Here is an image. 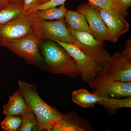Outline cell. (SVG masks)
<instances>
[{"label": "cell", "instance_id": "6da1fadb", "mask_svg": "<svg viewBox=\"0 0 131 131\" xmlns=\"http://www.w3.org/2000/svg\"><path fill=\"white\" fill-rule=\"evenodd\" d=\"M18 84L26 103L37 118V130L55 131L64 114L42 100L36 85L21 81H18Z\"/></svg>", "mask_w": 131, "mask_h": 131}, {"label": "cell", "instance_id": "7a4b0ae2", "mask_svg": "<svg viewBox=\"0 0 131 131\" xmlns=\"http://www.w3.org/2000/svg\"><path fill=\"white\" fill-rule=\"evenodd\" d=\"M40 51L47 71L69 77L79 76L77 64L63 47L53 40H45L40 44Z\"/></svg>", "mask_w": 131, "mask_h": 131}, {"label": "cell", "instance_id": "3957f363", "mask_svg": "<svg viewBox=\"0 0 131 131\" xmlns=\"http://www.w3.org/2000/svg\"><path fill=\"white\" fill-rule=\"evenodd\" d=\"M38 20L32 13L23 14L7 23L0 25V46L19 40L35 32Z\"/></svg>", "mask_w": 131, "mask_h": 131}, {"label": "cell", "instance_id": "277c9868", "mask_svg": "<svg viewBox=\"0 0 131 131\" xmlns=\"http://www.w3.org/2000/svg\"><path fill=\"white\" fill-rule=\"evenodd\" d=\"M41 42V39L35 32L19 40L8 43L5 47L29 64L47 71L40 51Z\"/></svg>", "mask_w": 131, "mask_h": 131}, {"label": "cell", "instance_id": "5b68a950", "mask_svg": "<svg viewBox=\"0 0 131 131\" xmlns=\"http://www.w3.org/2000/svg\"><path fill=\"white\" fill-rule=\"evenodd\" d=\"M93 93L102 96L116 98L131 97V82L114 80L102 71L88 82Z\"/></svg>", "mask_w": 131, "mask_h": 131}, {"label": "cell", "instance_id": "8992f818", "mask_svg": "<svg viewBox=\"0 0 131 131\" xmlns=\"http://www.w3.org/2000/svg\"><path fill=\"white\" fill-rule=\"evenodd\" d=\"M70 31L75 40L74 45L101 67L103 68L110 60L112 56L107 51L104 41L96 39L87 32Z\"/></svg>", "mask_w": 131, "mask_h": 131}, {"label": "cell", "instance_id": "52a82bcc", "mask_svg": "<svg viewBox=\"0 0 131 131\" xmlns=\"http://www.w3.org/2000/svg\"><path fill=\"white\" fill-rule=\"evenodd\" d=\"M102 71L114 80L131 82V40L128 39L124 50L115 52L103 66Z\"/></svg>", "mask_w": 131, "mask_h": 131}, {"label": "cell", "instance_id": "ba28073f", "mask_svg": "<svg viewBox=\"0 0 131 131\" xmlns=\"http://www.w3.org/2000/svg\"><path fill=\"white\" fill-rule=\"evenodd\" d=\"M35 32L42 40H51L75 44L74 38L64 19L38 21Z\"/></svg>", "mask_w": 131, "mask_h": 131}, {"label": "cell", "instance_id": "9c48e42d", "mask_svg": "<svg viewBox=\"0 0 131 131\" xmlns=\"http://www.w3.org/2000/svg\"><path fill=\"white\" fill-rule=\"evenodd\" d=\"M55 42L63 47L74 59L79 69L80 76L84 82L88 83L89 81L93 79L97 73L102 70V67L75 45L59 41Z\"/></svg>", "mask_w": 131, "mask_h": 131}, {"label": "cell", "instance_id": "30bf717a", "mask_svg": "<svg viewBox=\"0 0 131 131\" xmlns=\"http://www.w3.org/2000/svg\"><path fill=\"white\" fill-rule=\"evenodd\" d=\"M77 11L85 17L91 34L96 39L112 42L107 27L95 6L89 2L79 6Z\"/></svg>", "mask_w": 131, "mask_h": 131}, {"label": "cell", "instance_id": "8fae6325", "mask_svg": "<svg viewBox=\"0 0 131 131\" xmlns=\"http://www.w3.org/2000/svg\"><path fill=\"white\" fill-rule=\"evenodd\" d=\"M96 7L106 24L112 42L116 43L121 35L129 30V24L119 12Z\"/></svg>", "mask_w": 131, "mask_h": 131}, {"label": "cell", "instance_id": "7c38bea8", "mask_svg": "<svg viewBox=\"0 0 131 131\" xmlns=\"http://www.w3.org/2000/svg\"><path fill=\"white\" fill-rule=\"evenodd\" d=\"M93 128L89 121L79 117L74 113L64 115L55 131H91Z\"/></svg>", "mask_w": 131, "mask_h": 131}, {"label": "cell", "instance_id": "4fadbf2b", "mask_svg": "<svg viewBox=\"0 0 131 131\" xmlns=\"http://www.w3.org/2000/svg\"><path fill=\"white\" fill-rule=\"evenodd\" d=\"M104 96L93 93L85 89L74 90L71 94V100L74 103L83 108L93 107L96 104L100 105Z\"/></svg>", "mask_w": 131, "mask_h": 131}, {"label": "cell", "instance_id": "5bb4252c", "mask_svg": "<svg viewBox=\"0 0 131 131\" xmlns=\"http://www.w3.org/2000/svg\"><path fill=\"white\" fill-rule=\"evenodd\" d=\"M27 107V104L19 90L9 96L8 102L3 106V113L6 116L21 117Z\"/></svg>", "mask_w": 131, "mask_h": 131}, {"label": "cell", "instance_id": "9a60e30c", "mask_svg": "<svg viewBox=\"0 0 131 131\" xmlns=\"http://www.w3.org/2000/svg\"><path fill=\"white\" fill-rule=\"evenodd\" d=\"M64 19L70 30L87 32L91 33L90 28L85 17L77 11L68 10Z\"/></svg>", "mask_w": 131, "mask_h": 131}, {"label": "cell", "instance_id": "2e32d148", "mask_svg": "<svg viewBox=\"0 0 131 131\" xmlns=\"http://www.w3.org/2000/svg\"><path fill=\"white\" fill-rule=\"evenodd\" d=\"M67 11L65 3H64L59 8H50L37 10L32 13L38 21L53 20L64 19Z\"/></svg>", "mask_w": 131, "mask_h": 131}, {"label": "cell", "instance_id": "e0dca14e", "mask_svg": "<svg viewBox=\"0 0 131 131\" xmlns=\"http://www.w3.org/2000/svg\"><path fill=\"white\" fill-rule=\"evenodd\" d=\"M24 4L13 3L8 4L0 9V25L7 23L22 14Z\"/></svg>", "mask_w": 131, "mask_h": 131}, {"label": "cell", "instance_id": "ac0fdd59", "mask_svg": "<svg viewBox=\"0 0 131 131\" xmlns=\"http://www.w3.org/2000/svg\"><path fill=\"white\" fill-rule=\"evenodd\" d=\"M110 113L113 114L119 108L131 107V97L124 99L106 96L101 104Z\"/></svg>", "mask_w": 131, "mask_h": 131}, {"label": "cell", "instance_id": "d6986e66", "mask_svg": "<svg viewBox=\"0 0 131 131\" xmlns=\"http://www.w3.org/2000/svg\"><path fill=\"white\" fill-rule=\"evenodd\" d=\"M94 6L101 9L114 10L119 12L125 18L129 15L127 11L122 7L118 0H88Z\"/></svg>", "mask_w": 131, "mask_h": 131}, {"label": "cell", "instance_id": "ffe728a7", "mask_svg": "<svg viewBox=\"0 0 131 131\" xmlns=\"http://www.w3.org/2000/svg\"><path fill=\"white\" fill-rule=\"evenodd\" d=\"M21 117V123L18 131L36 130L37 126V118L32 110L28 105Z\"/></svg>", "mask_w": 131, "mask_h": 131}, {"label": "cell", "instance_id": "44dd1931", "mask_svg": "<svg viewBox=\"0 0 131 131\" xmlns=\"http://www.w3.org/2000/svg\"><path fill=\"white\" fill-rule=\"evenodd\" d=\"M21 123V117L17 116H6L1 122L2 129L4 131H16L20 127Z\"/></svg>", "mask_w": 131, "mask_h": 131}, {"label": "cell", "instance_id": "7402d4cb", "mask_svg": "<svg viewBox=\"0 0 131 131\" xmlns=\"http://www.w3.org/2000/svg\"><path fill=\"white\" fill-rule=\"evenodd\" d=\"M67 0H50L46 3L37 6L32 9L31 13L37 10H42L50 8L56 7L57 6H60L64 3Z\"/></svg>", "mask_w": 131, "mask_h": 131}, {"label": "cell", "instance_id": "603a6c76", "mask_svg": "<svg viewBox=\"0 0 131 131\" xmlns=\"http://www.w3.org/2000/svg\"><path fill=\"white\" fill-rule=\"evenodd\" d=\"M38 0H24L23 14L30 13L32 9L38 6Z\"/></svg>", "mask_w": 131, "mask_h": 131}, {"label": "cell", "instance_id": "cb8c5ba5", "mask_svg": "<svg viewBox=\"0 0 131 131\" xmlns=\"http://www.w3.org/2000/svg\"><path fill=\"white\" fill-rule=\"evenodd\" d=\"M122 7L126 11L131 6V0H118Z\"/></svg>", "mask_w": 131, "mask_h": 131}, {"label": "cell", "instance_id": "d4e9b609", "mask_svg": "<svg viewBox=\"0 0 131 131\" xmlns=\"http://www.w3.org/2000/svg\"><path fill=\"white\" fill-rule=\"evenodd\" d=\"M3 3L8 5L13 3H20L24 4V0H0Z\"/></svg>", "mask_w": 131, "mask_h": 131}, {"label": "cell", "instance_id": "484cf974", "mask_svg": "<svg viewBox=\"0 0 131 131\" xmlns=\"http://www.w3.org/2000/svg\"><path fill=\"white\" fill-rule=\"evenodd\" d=\"M50 1V0H38V6H39V5H42V4H44V3L48 2H49V1Z\"/></svg>", "mask_w": 131, "mask_h": 131}, {"label": "cell", "instance_id": "4316f807", "mask_svg": "<svg viewBox=\"0 0 131 131\" xmlns=\"http://www.w3.org/2000/svg\"><path fill=\"white\" fill-rule=\"evenodd\" d=\"M6 5H7L5 4V3H3L0 2V9L4 7Z\"/></svg>", "mask_w": 131, "mask_h": 131}, {"label": "cell", "instance_id": "83f0119b", "mask_svg": "<svg viewBox=\"0 0 131 131\" xmlns=\"http://www.w3.org/2000/svg\"><path fill=\"white\" fill-rule=\"evenodd\" d=\"M0 2H2V3H3V2H2V1H0Z\"/></svg>", "mask_w": 131, "mask_h": 131}]
</instances>
